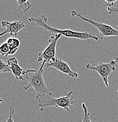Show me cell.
Wrapping results in <instances>:
<instances>
[{"label": "cell", "mask_w": 118, "mask_h": 122, "mask_svg": "<svg viewBox=\"0 0 118 122\" xmlns=\"http://www.w3.org/2000/svg\"><path fill=\"white\" fill-rule=\"evenodd\" d=\"M29 22L35 23L36 25L39 27L44 28L49 33H54L55 34H60L62 36L67 38H76L81 40H87V39H94L97 41L99 38L97 36L93 35L87 32H77L70 30H58L56 28H52L49 26L48 24V19L45 15H42L36 17H31L28 19Z\"/></svg>", "instance_id": "6da1fadb"}, {"label": "cell", "mask_w": 118, "mask_h": 122, "mask_svg": "<svg viewBox=\"0 0 118 122\" xmlns=\"http://www.w3.org/2000/svg\"><path fill=\"white\" fill-rule=\"evenodd\" d=\"M45 63L42 62L41 66L38 70H27L25 71L24 75L28 81V85L24 87V91H28L31 87H33L36 93V99L49 92L43 77Z\"/></svg>", "instance_id": "7a4b0ae2"}, {"label": "cell", "mask_w": 118, "mask_h": 122, "mask_svg": "<svg viewBox=\"0 0 118 122\" xmlns=\"http://www.w3.org/2000/svg\"><path fill=\"white\" fill-rule=\"evenodd\" d=\"M72 95L73 92H70L67 96L56 99L54 98L52 93L49 92L43 96L36 99V100H37L38 105L40 108L41 112L44 111L48 107L51 106L62 108L64 110L69 111L71 107L73 104Z\"/></svg>", "instance_id": "3957f363"}, {"label": "cell", "mask_w": 118, "mask_h": 122, "mask_svg": "<svg viewBox=\"0 0 118 122\" xmlns=\"http://www.w3.org/2000/svg\"><path fill=\"white\" fill-rule=\"evenodd\" d=\"M117 63H118V58H115L113 60L110 61L109 63H103L101 62L97 64L91 65L87 63L86 65V68L88 70L97 72L102 79L105 86L106 87H109L108 77L111 75L113 72L116 71L115 65Z\"/></svg>", "instance_id": "277c9868"}, {"label": "cell", "mask_w": 118, "mask_h": 122, "mask_svg": "<svg viewBox=\"0 0 118 122\" xmlns=\"http://www.w3.org/2000/svg\"><path fill=\"white\" fill-rule=\"evenodd\" d=\"M71 15L72 17L79 18L83 21L89 23L91 25L94 26L95 28H96L99 32L100 37L101 39H103L105 37H109V36H118V30L113 28L110 25L103 24V23L95 22V21H92L91 19L85 18L80 14H78L75 10L71 11Z\"/></svg>", "instance_id": "5b68a950"}, {"label": "cell", "mask_w": 118, "mask_h": 122, "mask_svg": "<svg viewBox=\"0 0 118 122\" xmlns=\"http://www.w3.org/2000/svg\"><path fill=\"white\" fill-rule=\"evenodd\" d=\"M61 36L62 35L60 34H55V36H51L48 40L49 45L42 52L39 53L38 55V62L50 63L55 60L57 58L56 51V44Z\"/></svg>", "instance_id": "8992f818"}, {"label": "cell", "mask_w": 118, "mask_h": 122, "mask_svg": "<svg viewBox=\"0 0 118 122\" xmlns=\"http://www.w3.org/2000/svg\"><path fill=\"white\" fill-rule=\"evenodd\" d=\"M49 67H53L58 71H59L73 78H77L79 76L78 73L72 71L65 62L58 58H56L55 60L53 62L45 63L44 68H48Z\"/></svg>", "instance_id": "52a82bcc"}, {"label": "cell", "mask_w": 118, "mask_h": 122, "mask_svg": "<svg viewBox=\"0 0 118 122\" xmlns=\"http://www.w3.org/2000/svg\"><path fill=\"white\" fill-rule=\"evenodd\" d=\"M1 25L5 28V31L0 33V37L5 34H10L11 36L16 38L19 32L25 27V24L22 21H14L13 22H9L8 21H2Z\"/></svg>", "instance_id": "ba28073f"}, {"label": "cell", "mask_w": 118, "mask_h": 122, "mask_svg": "<svg viewBox=\"0 0 118 122\" xmlns=\"http://www.w3.org/2000/svg\"><path fill=\"white\" fill-rule=\"evenodd\" d=\"M7 64L11 71V73L15 77L16 80L24 81L22 76L24 75L25 71L19 65L18 61L15 57L10 58L7 60Z\"/></svg>", "instance_id": "9c48e42d"}, {"label": "cell", "mask_w": 118, "mask_h": 122, "mask_svg": "<svg viewBox=\"0 0 118 122\" xmlns=\"http://www.w3.org/2000/svg\"><path fill=\"white\" fill-rule=\"evenodd\" d=\"M9 49H10V55H12L17 52L18 47L20 45V41L16 38H10L6 41Z\"/></svg>", "instance_id": "30bf717a"}, {"label": "cell", "mask_w": 118, "mask_h": 122, "mask_svg": "<svg viewBox=\"0 0 118 122\" xmlns=\"http://www.w3.org/2000/svg\"><path fill=\"white\" fill-rule=\"evenodd\" d=\"M18 8L20 10L26 12L31 8V4L29 2V0H16Z\"/></svg>", "instance_id": "8fae6325"}, {"label": "cell", "mask_w": 118, "mask_h": 122, "mask_svg": "<svg viewBox=\"0 0 118 122\" xmlns=\"http://www.w3.org/2000/svg\"><path fill=\"white\" fill-rule=\"evenodd\" d=\"M0 55L4 57L10 55V49L6 42L0 46Z\"/></svg>", "instance_id": "7c38bea8"}, {"label": "cell", "mask_w": 118, "mask_h": 122, "mask_svg": "<svg viewBox=\"0 0 118 122\" xmlns=\"http://www.w3.org/2000/svg\"><path fill=\"white\" fill-rule=\"evenodd\" d=\"M82 108L83 110V113H84V116H83V120H82V122H92L91 120L90 114L89 113L88 109H87L85 103H83L82 104Z\"/></svg>", "instance_id": "4fadbf2b"}, {"label": "cell", "mask_w": 118, "mask_h": 122, "mask_svg": "<svg viewBox=\"0 0 118 122\" xmlns=\"http://www.w3.org/2000/svg\"><path fill=\"white\" fill-rule=\"evenodd\" d=\"M8 72H11V69L7 63H5L3 60H2V58H0V73H8Z\"/></svg>", "instance_id": "5bb4252c"}, {"label": "cell", "mask_w": 118, "mask_h": 122, "mask_svg": "<svg viewBox=\"0 0 118 122\" xmlns=\"http://www.w3.org/2000/svg\"><path fill=\"white\" fill-rule=\"evenodd\" d=\"M14 110L13 109V104H11L10 108V114H9V117L5 122H14V119H15L14 117Z\"/></svg>", "instance_id": "9a60e30c"}, {"label": "cell", "mask_w": 118, "mask_h": 122, "mask_svg": "<svg viewBox=\"0 0 118 122\" xmlns=\"http://www.w3.org/2000/svg\"><path fill=\"white\" fill-rule=\"evenodd\" d=\"M107 10L109 15L118 14V7H115L112 6L110 7H107Z\"/></svg>", "instance_id": "2e32d148"}, {"label": "cell", "mask_w": 118, "mask_h": 122, "mask_svg": "<svg viewBox=\"0 0 118 122\" xmlns=\"http://www.w3.org/2000/svg\"><path fill=\"white\" fill-rule=\"evenodd\" d=\"M104 1L107 2V7H110L113 6L114 3L118 1V0H104Z\"/></svg>", "instance_id": "e0dca14e"}, {"label": "cell", "mask_w": 118, "mask_h": 122, "mask_svg": "<svg viewBox=\"0 0 118 122\" xmlns=\"http://www.w3.org/2000/svg\"><path fill=\"white\" fill-rule=\"evenodd\" d=\"M2 102H3V100H2V99H0V104H1Z\"/></svg>", "instance_id": "ac0fdd59"}, {"label": "cell", "mask_w": 118, "mask_h": 122, "mask_svg": "<svg viewBox=\"0 0 118 122\" xmlns=\"http://www.w3.org/2000/svg\"><path fill=\"white\" fill-rule=\"evenodd\" d=\"M117 92H118V88L117 89Z\"/></svg>", "instance_id": "d6986e66"}]
</instances>
